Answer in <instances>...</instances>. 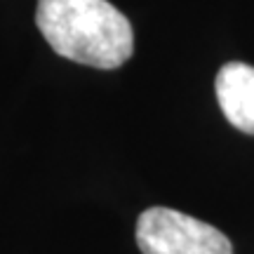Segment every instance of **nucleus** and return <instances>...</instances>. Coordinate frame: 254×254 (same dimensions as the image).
<instances>
[{
  "label": "nucleus",
  "instance_id": "nucleus-1",
  "mask_svg": "<svg viewBox=\"0 0 254 254\" xmlns=\"http://www.w3.org/2000/svg\"><path fill=\"white\" fill-rule=\"evenodd\" d=\"M36 24L57 55L118 68L134 52L129 19L109 0H38Z\"/></svg>",
  "mask_w": 254,
  "mask_h": 254
},
{
  "label": "nucleus",
  "instance_id": "nucleus-2",
  "mask_svg": "<svg viewBox=\"0 0 254 254\" xmlns=\"http://www.w3.org/2000/svg\"><path fill=\"white\" fill-rule=\"evenodd\" d=\"M141 254H233L219 228L170 207H151L136 221Z\"/></svg>",
  "mask_w": 254,
  "mask_h": 254
},
{
  "label": "nucleus",
  "instance_id": "nucleus-3",
  "mask_svg": "<svg viewBox=\"0 0 254 254\" xmlns=\"http://www.w3.org/2000/svg\"><path fill=\"white\" fill-rule=\"evenodd\" d=\"M219 106L233 127L254 134V66L243 62L224 64L214 80Z\"/></svg>",
  "mask_w": 254,
  "mask_h": 254
}]
</instances>
